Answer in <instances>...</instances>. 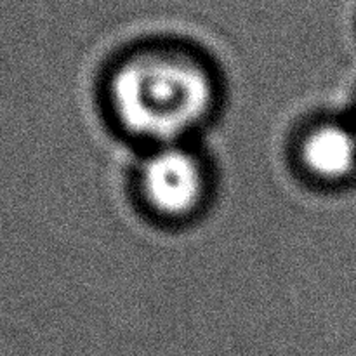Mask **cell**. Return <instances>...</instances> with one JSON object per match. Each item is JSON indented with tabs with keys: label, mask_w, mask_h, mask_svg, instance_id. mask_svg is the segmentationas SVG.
Instances as JSON below:
<instances>
[{
	"label": "cell",
	"mask_w": 356,
	"mask_h": 356,
	"mask_svg": "<svg viewBox=\"0 0 356 356\" xmlns=\"http://www.w3.org/2000/svg\"><path fill=\"white\" fill-rule=\"evenodd\" d=\"M118 124L153 146L184 143L214 113L211 68L184 47L155 44L122 59L110 80Z\"/></svg>",
	"instance_id": "cell-1"
},
{
	"label": "cell",
	"mask_w": 356,
	"mask_h": 356,
	"mask_svg": "<svg viewBox=\"0 0 356 356\" xmlns=\"http://www.w3.org/2000/svg\"><path fill=\"white\" fill-rule=\"evenodd\" d=\"M301 162L313 177L339 183L356 170V129L322 124L305 136L299 148Z\"/></svg>",
	"instance_id": "cell-3"
},
{
	"label": "cell",
	"mask_w": 356,
	"mask_h": 356,
	"mask_svg": "<svg viewBox=\"0 0 356 356\" xmlns=\"http://www.w3.org/2000/svg\"><path fill=\"white\" fill-rule=\"evenodd\" d=\"M146 205L167 219H186L207 198L209 177L204 162L184 143L153 146L139 170Z\"/></svg>",
	"instance_id": "cell-2"
}]
</instances>
